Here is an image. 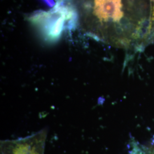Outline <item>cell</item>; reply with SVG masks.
Segmentation results:
<instances>
[{
	"label": "cell",
	"mask_w": 154,
	"mask_h": 154,
	"mask_svg": "<svg viewBox=\"0 0 154 154\" xmlns=\"http://www.w3.org/2000/svg\"><path fill=\"white\" fill-rule=\"evenodd\" d=\"M134 151V154H154V142L148 145L135 147Z\"/></svg>",
	"instance_id": "obj_3"
},
{
	"label": "cell",
	"mask_w": 154,
	"mask_h": 154,
	"mask_svg": "<svg viewBox=\"0 0 154 154\" xmlns=\"http://www.w3.org/2000/svg\"><path fill=\"white\" fill-rule=\"evenodd\" d=\"M80 30L96 40L121 48L130 43L126 0H67Z\"/></svg>",
	"instance_id": "obj_1"
},
{
	"label": "cell",
	"mask_w": 154,
	"mask_h": 154,
	"mask_svg": "<svg viewBox=\"0 0 154 154\" xmlns=\"http://www.w3.org/2000/svg\"><path fill=\"white\" fill-rule=\"evenodd\" d=\"M47 130L43 129L25 138L1 142V154H44Z\"/></svg>",
	"instance_id": "obj_2"
},
{
	"label": "cell",
	"mask_w": 154,
	"mask_h": 154,
	"mask_svg": "<svg viewBox=\"0 0 154 154\" xmlns=\"http://www.w3.org/2000/svg\"><path fill=\"white\" fill-rule=\"evenodd\" d=\"M151 3L153 4V6H152V21L154 22V0H151Z\"/></svg>",
	"instance_id": "obj_4"
}]
</instances>
